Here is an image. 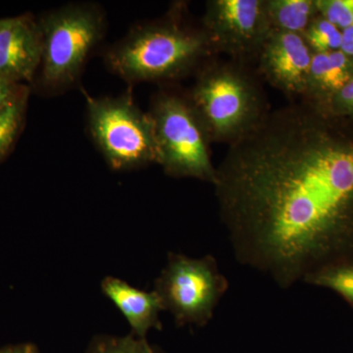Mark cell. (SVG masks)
Segmentation results:
<instances>
[{
    "label": "cell",
    "mask_w": 353,
    "mask_h": 353,
    "mask_svg": "<svg viewBox=\"0 0 353 353\" xmlns=\"http://www.w3.org/2000/svg\"><path fill=\"white\" fill-rule=\"evenodd\" d=\"M304 282L333 290L353 305V263L329 267L309 276Z\"/></svg>",
    "instance_id": "cell-14"
},
{
    "label": "cell",
    "mask_w": 353,
    "mask_h": 353,
    "mask_svg": "<svg viewBox=\"0 0 353 353\" xmlns=\"http://www.w3.org/2000/svg\"><path fill=\"white\" fill-rule=\"evenodd\" d=\"M88 126L92 139L114 170H131L158 163L154 128L150 113L131 95L88 97Z\"/></svg>",
    "instance_id": "cell-6"
},
{
    "label": "cell",
    "mask_w": 353,
    "mask_h": 353,
    "mask_svg": "<svg viewBox=\"0 0 353 353\" xmlns=\"http://www.w3.org/2000/svg\"><path fill=\"white\" fill-rule=\"evenodd\" d=\"M26 97L18 95L0 111V159L6 157L19 134L26 106Z\"/></svg>",
    "instance_id": "cell-16"
},
{
    "label": "cell",
    "mask_w": 353,
    "mask_h": 353,
    "mask_svg": "<svg viewBox=\"0 0 353 353\" xmlns=\"http://www.w3.org/2000/svg\"><path fill=\"white\" fill-rule=\"evenodd\" d=\"M211 59L197 71L187 94L212 143L230 145L254 129L270 108L255 70L234 60Z\"/></svg>",
    "instance_id": "cell-3"
},
{
    "label": "cell",
    "mask_w": 353,
    "mask_h": 353,
    "mask_svg": "<svg viewBox=\"0 0 353 353\" xmlns=\"http://www.w3.org/2000/svg\"><path fill=\"white\" fill-rule=\"evenodd\" d=\"M318 13L343 31L353 26V0H315Z\"/></svg>",
    "instance_id": "cell-18"
},
{
    "label": "cell",
    "mask_w": 353,
    "mask_h": 353,
    "mask_svg": "<svg viewBox=\"0 0 353 353\" xmlns=\"http://www.w3.org/2000/svg\"><path fill=\"white\" fill-rule=\"evenodd\" d=\"M341 37H343V41H341V50L347 57L353 58V26L341 31Z\"/></svg>",
    "instance_id": "cell-21"
},
{
    "label": "cell",
    "mask_w": 353,
    "mask_h": 353,
    "mask_svg": "<svg viewBox=\"0 0 353 353\" xmlns=\"http://www.w3.org/2000/svg\"><path fill=\"white\" fill-rule=\"evenodd\" d=\"M272 31L303 34L319 15L315 0H265Z\"/></svg>",
    "instance_id": "cell-13"
},
{
    "label": "cell",
    "mask_w": 353,
    "mask_h": 353,
    "mask_svg": "<svg viewBox=\"0 0 353 353\" xmlns=\"http://www.w3.org/2000/svg\"><path fill=\"white\" fill-rule=\"evenodd\" d=\"M216 53L203 28L180 15L134 28L108 50L106 62L128 82H167L189 75Z\"/></svg>",
    "instance_id": "cell-2"
},
{
    "label": "cell",
    "mask_w": 353,
    "mask_h": 353,
    "mask_svg": "<svg viewBox=\"0 0 353 353\" xmlns=\"http://www.w3.org/2000/svg\"><path fill=\"white\" fill-rule=\"evenodd\" d=\"M228 290L229 281L212 255L192 259L175 252L169 253L153 289L180 327L206 326Z\"/></svg>",
    "instance_id": "cell-7"
},
{
    "label": "cell",
    "mask_w": 353,
    "mask_h": 353,
    "mask_svg": "<svg viewBox=\"0 0 353 353\" xmlns=\"http://www.w3.org/2000/svg\"><path fill=\"white\" fill-rule=\"evenodd\" d=\"M313 52L301 34L271 31L260 46L256 73L292 101L303 99Z\"/></svg>",
    "instance_id": "cell-9"
},
{
    "label": "cell",
    "mask_w": 353,
    "mask_h": 353,
    "mask_svg": "<svg viewBox=\"0 0 353 353\" xmlns=\"http://www.w3.org/2000/svg\"><path fill=\"white\" fill-rule=\"evenodd\" d=\"M18 97L15 83L0 78V111Z\"/></svg>",
    "instance_id": "cell-20"
},
{
    "label": "cell",
    "mask_w": 353,
    "mask_h": 353,
    "mask_svg": "<svg viewBox=\"0 0 353 353\" xmlns=\"http://www.w3.org/2000/svg\"><path fill=\"white\" fill-rule=\"evenodd\" d=\"M303 37L313 53L340 50L343 41L341 30L321 15L311 22Z\"/></svg>",
    "instance_id": "cell-15"
},
{
    "label": "cell",
    "mask_w": 353,
    "mask_h": 353,
    "mask_svg": "<svg viewBox=\"0 0 353 353\" xmlns=\"http://www.w3.org/2000/svg\"><path fill=\"white\" fill-rule=\"evenodd\" d=\"M201 23L216 52L248 66L272 31L265 0H209Z\"/></svg>",
    "instance_id": "cell-8"
},
{
    "label": "cell",
    "mask_w": 353,
    "mask_h": 353,
    "mask_svg": "<svg viewBox=\"0 0 353 353\" xmlns=\"http://www.w3.org/2000/svg\"><path fill=\"white\" fill-rule=\"evenodd\" d=\"M353 78V58L340 50L313 53L303 99L323 108Z\"/></svg>",
    "instance_id": "cell-12"
},
{
    "label": "cell",
    "mask_w": 353,
    "mask_h": 353,
    "mask_svg": "<svg viewBox=\"0 0 353 353\" xmlns=\"http://www.w3.org/2000/svg\"><path fill=\"white\" fill-rule=\"evenodd\" d=\"M301 99L270 110L229 145L216 199L234 257L289 289L320 261L353 214V139Z\"/></svg>",
    "instance_id": "cell-1"
},
{
    "label": "cell",
    "mask_w": 353,
    "mask_h": 353,
    "mask_svg": "<svg viewBox=\"0 0 353 353\" xmlns=\"http://www.w3.org/2000/svg\"><path fill=\"white\" fill-rule=\"evenodd\" d=\"M43 34L41 82L61 90L78 80L95 46L103 38L105 18L94 4H70L39 21Z\"/></svg>",
    "instance_id": "cell-5"
},
{
    "label": "cell",
    "mask_w": 353,
    "mask_h": 353,
    "mask_svg": "<svg viewBox=\"0 0 353 353\" xmlns=\"http://www.w3.org/2000/svg\"><path fill=\"white\" fill-rule=\"evenodd\" d=\"M43 58L39 23L28 17L0 20V78L11 83L32 80Z\"/></svg>",
    "instance_id": "cell-10"
},
{
    "label": "cell",
    "mask_w": 353,
    "mask_h": 353,
    "mask_svg": "<svg viewBox=\"0 0 353 353\" xmlns=\"http://www.w3.org/2000/svg\"><path fill=\"white\" fill-rule=\"evenodd\" d=\"M88 353H157L146 339L127 336H101L92 343Z\"/></svg>",
    "instance_id": "cell-17"
},
{
    "label": "cell",
    "mask_w": 353,
    "mask_h": 353,
    "mask_svg": "<svg viewBox=\"0 0 353 353\" xmlns=\"http://www.w3.org/2000/svg\"><path fill=\"white\" fill-rule=\"evenodd\" d=\"M101 290L126 318L132 336L146 339L150 330L162 329L160 313L164 311L163 304L154 290L145 292L111 276L102 280Z\"/></svg>",
    "instance_id": "cell-11"
},
{
    "label": "cell",
    "mask_w": 353,
    "mask_h": 353,
    "mask_svg": "<svg viewBox=\"0 0 353 353\" xmlns=\"http://www.w3.org/2000/svg\"><path fill=\"white\" fill-rule=\"evenodd\" d=\"M0 353H39V350L32 343H18L0 347Z\"/></svg>",
    "instance_id": "cell-22"
},
{
    "label": "cell",
    "mask_w": 353,
    "mask_h": 353,
    "mask_svg": "<svg viewBox=\"0 0 353 353\" xmlns=\"http://www.w3.org/2000/svg\"><path fill=\"white\" fill-rule=\"evenodd\" d=\"M329 113L333 116H353V78L330 101Z\"/></svg>",
    "instance_id": "cell-19"
},
{
    "label": "cell",
    "mask_w": 353,
    "mask_h": 353,
    "mask_svg": "<svg viewBox=\"0 0 353 353\" xmlns=\"http://www.w3.org/2000/svg\"><path fill=\"white\" fill-rule=\"evenodd\" d=\"M148 113L154 128L158 164L165 173L214 185L216 167L210 152L212 141L188 94L172 90L160 92Z\"/></svg>",
    "instance_id": "cell-4"
}]
</instances>
